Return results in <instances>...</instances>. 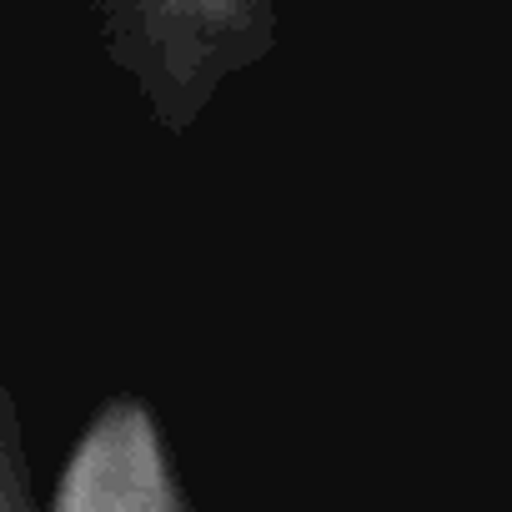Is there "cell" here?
Wrapping results in <instances>:
<instances>
[{
    "instance_id": "cell-2",
    "label": "cell",
    "mask_w": 512,
    "mask_h": 512,
    "mask_svg": "<svg viewBox=\"0 0 512 512\" xmlns=\"http://www.w3.org/2000/svg\"><path fill=\"white\" fill-rule=\"evenodd\" d=\"M0 512H41L31 492V462L21 442L16 397L6 392V382H0Z\"/></svg>"
},
{
    "instance_id": "cell-1",
    "label": "cell",
    "mask_w": 512,
    "mask_h": 512,
    "mask_svg": "<svg viewBox=\"0 0 512 512\" xmlns=\"http://www.w3.org/2000/svg\"><path fill=\"white\" fill-rule=\"evenodd\" d=\"M51 512H191L156 412L121 392L76 437Z\"/></svg>"
}]
</instances>
